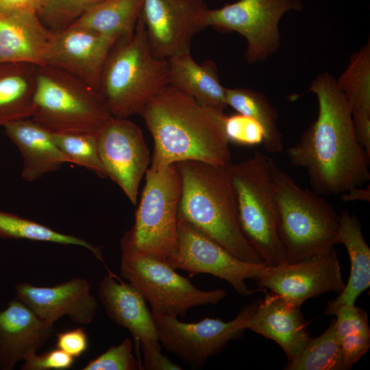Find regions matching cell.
Wrapping results in <instances>:
<instances>
[{"instance_id": "obj_1", "label": "cell", "mask_w": 370, "mask_h": 370, "mask_svg": "<svg viewBox=\"0 0 370 370\" xmlns=\"http://www.w3.org/2000/svg\"><path fill=\"white\" fill-rule=\"evenodd\" d=\"M318 115L290 147L291 164L304 169L312 190L321 195H339L370 180V156L360 144L352 111L336 79L328 73L312 82Z\"/></svg>"}, {"instance_id": "obj_2", "label": "cell", "mask_w": 370, "mask_h": 370, "mask_svg": "<svg viewBox=\"0 0 370 370\" xmlns=\"http://www.w3.org/2000/svg\"><path fill=\"white\" fill-rule=\"evenodd\" d=\"M139 115L154 141L150 168L185 160L216 166L232 163L223 111L168 85L147 101Z\"/></svg>"}, {"instance_id": "obj_3", "label": "cell", "mask_w": 370, "mask_h": 370, "mask_svg": "<svg viewBox=\"0 0 370 370\" xmlns=\"http://www.w3.org/2000/svg\"><path fill=\"white\" fill-rule=\"evenodd\" d=\"M182 179L177 219L203 233L236 258L264 264L241 228L230 165L196 160L175 163Z\"/></svg>"}, {"instance_id": "obj_4", "label": "cell", "mask_w": 370, "mask_h": 370, "mask_svg": "<svg viewBox=\"0 0 370 370\" xmlns=\"http://www.w3.org/2000/svg\"><path fill=\"white\" fill-rule=\"evenodd\" d=\"M269 168L278 209V233L288 262L325 253L338 243V214L323 197L301 187L272 158Z\"/></svg>"}, {"instance_id": "obj_5", "label": "cell", "mask_w": 370, "mask_h": 370, "mask_svg": "<svg viewBox=\"0 0 370 370\" xmlns=\"http://www.w3.org/2000/svg\"><path fill=\"white\" fill-rule=\"evenodd\" d=\"M168 85V62L153 55L140 16L134 31L112 48L97 91L113 117L128 119Z\"/></svg>"}, {"instance_id": "obj_6", "label": "cell", "mask_w": 370, "mask_h": 370, "mask_svg": "<svg viewBox=\"0 0 370 370\" xmlns=\"http://www.w3.org/2000/svg\"><path fill=\"white\" fill-rule=\"evenodd\" d=\"M112 117L96 90L56 67L37 66L33 121L53 133L97 134Z\"/></svg>"}, {"instance_id": "obj_7", "label": "cell", "mask_w": 370, "mask_h": 370, "mask_svg": "<svg viewBox=\"0 0 370 370\" xmlns=\"http://www.w3.org/2000/svg\"><path fill=\"white\" fill-rule=\"evenodd\" d=\"M270 157L256 151L249 159L231 163L242 232L265 266L288 262L278 233V209L269 168Z\"/></svg>"}, {"instance_id": "obj_8", "label": "cell", "mask_w": 370, "mask_h": 370, "mask_svg": "<svg viewBox=\"0 0 370 370\" xmlns=\"http://www.w3.org/2000/svg\"><path fill=\"white\" fill-rule=\"evenodd\" d=\"M121 249V275L149 303L153 313L184 318L191 308L217 304L225 297V290L200 289L166 262L142 254L126 232Z\"/></svg>"}, {"instance_id": "obj_9", "label": "cell", "mask_w": 370, "mask_h": 370, "mask_svg": "<svg viewBox=\"0 0 370 370\" xmlns=\"http://www.w3.org/2000/svg\"><path fill=\"white\" fill-rule=\"evenodd\" d=\"M145 175L135 223L126 233L140 252L165 262L177 243L181 175L175 164L149 168Z\"/></svg>"}, {"instance_id": "obj_10", "label": "cell", "mask_w": 370, "mask_h": 370, "mask_svg": "<svg viewBox=\"0 0 370 370\" xmlns=\"http://www.w3.org/2000/svg\"><path fill=\"white\" fill-rule=\"evenodd\" d=\"M300 0H238L217 9H208L206 27L236 32L247 40L248 64L267 60L280 46L279 23L288 11H301Z\"/></svg>"}, {"instance_id": "obj_11", "label": "cell", "mask_w": 370, "mask_h": 370, "mask_svg": "<svg viewBox=\"0 0 370 370\" xmlns=\"http://www.w3.org/2000/svg\"><path fill=\"white\" fill-rule=\"evenodd\" d=\"M258 300L245 306L231 321L206 317L194 323L152 314L160 342L169 352L192 367H203L209 358L239 338L254 314Z\"/></svg>"}, {"instance_id": "obj_12", "label": "cell", "mask_w": 370, "mask_h": 370, "mask_svg": "<svg viewBox=\"0 0 370 370\" xmlns=\"http://www.w3.org/2000/svg\"><path fill=\"white\" fill-rule=\"evenodd\" d=\"M107 270L108 274L99 283V300L108 317L131 333L143 369H182L162 353L156 324L143 295L131 284Z\"/></svg>"}, {"instance_id": "obj_13", "label": "cell", "mask_w": 370, "mask_h": 370, "mask_svg": "<svg viewBox=\"0 0 370 370\" xmlns=\"http://www.w3.org/2000/svg\"><path fill=\"white\" fill-rule=\"evenodd\" d=\"M165 262L174 269L191 274L206 273L225 280L241 296L260 288L248 287L246 280L256 281L264 264L243 261L191 225L177 219V243Z\"/></svg>"}, {"instance_id": "obj_14", "label": "cell", "mask_w": 370, "mask_h": 370, "mask_svg": "<svg viewBox=\"0 0 370 370\" xmlns=\"http://www.w3.org/2000/svg\"><path fill=\"white\" fill-rule=\"evenodd\" d=\"M256 282L262 291L269 289L299 307L325 293H339L345 285L335 247L299 262L264 266Z\"/></svg>"}, {"instance_id": "obj_15", "label": "cell", "mask_w": 370, "mask_h": 370, "mask_svg": "<svg viewBox=\"0 0 370 370\" xmlns=\"http://www.w3.org/2000/svg\"><path fill=\"white\" fill-rule=\"evenodd\" d=\"M203 0H143L140 17L149 47L158 59L190 51L193 37L205 29Z\"/></svg>"}, {"instance_id": "obj_16", "label": "cell", "mask_w": 370, "mask_h": 370, "mask_svg": "<svg viewBox=\"0 0 370 370\" xmlns=\"http://www.w3.org/2000/svg\"><path fill=\"white\" fill-rule=\"evenodd\" d=\"M106 177L115 182L133 204L151 161L143 131L128 119H110L97 134Z\"/></svg>"}, {"instance_id": "obj_17", "label": "cell", "mask_w": 370, "mask_h": 370, "mask_svg": "<svg viewBox=\"0 0 370 370\" xmlns=\"http://www.w3.org/2000/svg\"><path fill=\"white\" fill-rule=\"evenodd\" d=\"M116 41L92 30L73 25L52 31L45 64L75 76L97 91L103 66Z\"/></svg>"}, {"instance_id": "obj_18", "label": "cell", "mask_w": 370, "mask_h": 370, "mask_svg": "<svg viewBox=\"0 0 370 370\" xmlns=\"http://www.w3.org/2000/svg\"><path fill=\"white\" fill-rule=\"evenodd\" d=\"M17 299L29 308L41 320L53 325L63 316L73 322H92L98 308L86 279L77 278L53 286H36L29 283L15 286Z\"/></svg>"}, {"instance_id": "obj_19", "label": "cell", "mask_w": 370, "mask_h": 370, "mask_svg": "<svg viewBox=\"0 0 370 370\" xmlns=\"http://www.w3.org/2000/svg\"><path fill=\"white\" fill-rule=\"evenodd\" d=\"M54 331L29 308L14 298L0 311V369L12 370L36 353Z\"/></svg>"}, {"instance_id": "obj_20", "label": "cell", "mask_w": 370, "mask_h": 370, "mask_svg": "<svg viewBox=\"0 0 370 370\" xmlns=\"http://www.w3.org/2000/svg\"><path fill=\"white\" fill-rule=\"evenodd\" d=\"M246 329L277 343L288 362L295 359L311 338L300 307L271 292L258 300Z\"/></svg>"}, {"instance_id": "obj_21", "label": "cell", "mask_w": 370, "mask_h": 370, "mask_svg": "<svg viewBox=\"0 0 370 370\" xmlns=\"http://www.w3.org/2000/svg\"><path fill=\"white\" fill-rule=\"evenodd\" d=\"M5 133L22 157V178L29 182L58 171L69 159L56 144L53 132L32 119H26L4 127Z\"/></svg>"}, {"instance_id": "obj_22", "label": "cell", "mask_w": 370, "mask_h": 370, "mask_svg": "<svg viewBox=\"0 0 370 370\" xmlns=\"http://www.w3.org/2000/svg\"><path fill=\"white\" fill-rule=\"evenodd\" d=\"M52 31L32 12L0 13V64L44 66Z\"/></svg>"}, {"instance_id": "obj_23", "label": "cell", "mask_w": 370, "mask_h": 370, "mask_svg": "<svg viewBox=\"0 0 370 370\" xmlns=\"http://www.w3.org/2000/svg\"><path fill=\"white\" fill-rule=\"evenodd\" d=\"M338 243L343 244L350 259L348 281L338 297L328 302L323 314L334 315L342 306H354L359 295L370 286V248L354 214L342 210L338 214Z\"/></svg>"}, {"instance_id": "obj_24", "label": "cell", "mask_w": 370, "mask_h": 370, "mask_svg": "<svg viewBox=\"0 0 370 370\" xmlns=\"http://www.w3.org/2000/svg\"><path fill=\"white\" fill-rule=\"evenodd\" d=\"M167 62L169 85L203 105L222 111L227 107L226 88L221 84L217 66L213 61L206 60L199 64L188 51L173 56Z\"/></svg>"}, {"instance_id": "obj_25", "label": "cell", "mask_w": 370, "mask_h": 370, "mask_svg": "<svg viewBox=\"0 0 370 370\" xmlns=\"http://www.w3.org/2000/svg\"><path fill=\"white\" fill-rule=\"evenodd\" d=\"M350 106L358 138L370 156V42L350 57L336 79Z\"/></svg>"}, {"instance_id": "obj_26", "label": "cell", "mask_w": 370, "mask_h": 370, "mask_svg": "<svg viewBox=\"0 0 370 370\" xmlns=\"http://www.w3.org/2000/svg\"><path fill=\"white\" fill-rule=\"evenodd\" d=\"M37 66L24 62L0 64V126L32 117Z\"/></svg>"}, {"instance_id": "obj_27", "label": "cell", "mask_w": 370, "mask_h": 370, "mask_svg": "<svg viewBox=\"0 0 370 370\" xmlns=\"http://www.w3.org/2000/svg\"><path fill=\"white\" fill-rule=\"evenodd\" d=\"M143 3V0H102L71 25L118 40L134 31L140 16Z\"/></svg>"}, {"instance_id": "obj_28", "label": "cell", "mask_w": 370, "mask_h": 370, "mask_svg": "<svg viewBox=\"0 0 370 370\" xmlns=\"http://www.w3.org/2000/svg\"><path fill=\"white\" fill-rule=\"evenodd\" d=\"M225 101L237 113L254 119L261 125L264 133L262 144L267 152L283 151L282 134L277 125L278 111L262 92L246 88H226Z\"/></svg>"}, {"instance_id": "obj_29", "label": "cell", "mask_w": 370, "mask_h": 370, "mask_svg": "<svg viewBox=\"0 0 370 370\" xmlns=\"http://www.w3.org/2000/svg\"><path fill=\"white\" fill-rule=\"evenodd\" d=\"M0 238L82 247L92 253L106 266L100 247L84 239L59 232L36 221L1 210Z\"/></svg>"}, {"instance_id": "obj_30", "label": "cell", "mask_w": 370, "mask_h": 370, "mask_svg": "<svg viewBox=\"0 0 370 370\" xmlns=\"http://www.w3.org/2000/svg\"><path fill=\"white\" fill-rule=\"evenodd\" d=\"M335 331L347 369L365 355L370 347V328L365 309L354 306L341 307L334 314Z\"/></svg>"}, {"instance_id": "obj_31", "label": "cell", "mask_w": 370, "mask_h": 370, "mask_svg": "<svg viewBox=\"0 0 370 370\" xmlns=\"http://www.w3.org/2000/svg\"><path fill=\"white\" fill-rule=\"evenodd\" d=\"M286 370H347L334 321L319 336L310 338Z\"/></svg>"}, {"instance_id": "obj_32", "label": "cell", "mask_w": 370, "mask_h": 370, "mask_svg": "<svg viewBox=\"0 0 370 370\" xmlns=\"http://www.w3.org/2000/svg\"><path fill=\"white\" fill-rule=\"evenodd\" d=\"M97 134L53 133V138L69 163L83 166L99 177L106 178L99 153Z\"/></svg>"}, {"instance_id": "obj_33", "label": "cell", "mask_w": 370, "mask_h": 370, "mask_svg": "<svg viewBox=\"0 0 370 370\" xmlns=\"http://www.w3.org/2000/svg\"><path fill=\"white\" fill-rule=\"evenodd\" d=\"M102 0H45L38 13L42 24L56 32L73 25L90 8Z\"/></svg>"}, {"instance_id": "obj_34", "label": "cell", "mask_w": 370, "mask_h": 370, "mask_svg": "<svg viewBox=\"0 0 370 370\" xmlns=\"http://www.w3.org/2000/svg\"><path fill=\"white\" fill-rule=\"evenodd\" d=\"M133 341L125 338L120 344L112 345L105 352L90 360L83 370H136L143 369L132 354Z\"/></svg>"}, {"instance_id": "obj_35", "label": "cell", "mask_w": 370, "mask_h": 370, "mask_svg": "<svg viewBox=\"0 0 370 370\" xmlns=\"http://www.w3.org/2000/svg\"><path fill=\"white\" fill-rule=\"evenodd\" d=\"M224 130L230 143L251 146L262 144L263 140L261 125L254 119L239 113L226 116Z\"/></svg>"}, {"instance_id": "obj_36", "label": "cell", "mask_w": 370, "mask_h": 370, "mask_svg": "<svg viewBox=\"0 0 370 370\" xmlns=\"http://www.w3.org/2000/svg\"><path fill=\"white\" fill-rule=\"evenodd\" d=\"M75 358L56 348L42 354L34 353L23 362L22 370H64L71 368Z\"/></svg>"}, {"instance_id": "obj_37", "label": "cell", "mask_w": 370, "mask_h": 370, "mask_svg": "<svg viewBox=\"0 0 370 370\" xmlns=\"http://www.w3.org/2000/svg\"><path fill=\"white\" fill-rule=\"evenodd\" d=\"M57 348L73 358H79L88 349V338L82 328L58 332L56 334Z\"/></svg>"}, {"instance_id": "obj_38", "label": "cell", "mask_w": 370, "mask_h": 370, "mask_svg": "<svg viewBox=\"0 0 370 370\" xmlns=\"http://www.w3.org/2000/svg\"><path fill=\"white\" fill-rule=\"evenodd\" d=\"M45 0H0V13L32 12L38 14Z\"/></svg>"}, {"instance_id": "obj_39", "label": "cell", "mask_w": 370, "mask_h": 370, "mask_svg": "<svg viewBox=\"0 0 370 370\" xmlns=\"http://www.w3.org/2000/svg\"><path fill=\"white\" fill-rule=\"evenodd\" d=\"M341 195V199L345 202L354 201H370V189L369 186L364 188L363 186H359L354 188Z\"/></svg>"}]
</instances>
